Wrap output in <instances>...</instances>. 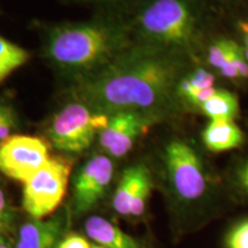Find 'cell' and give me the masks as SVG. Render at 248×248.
I'll return each mask as SVG.
<instances>
[{"instance_id":"cell-24","label":"cell","mask_w":248,"mask_h":248,"mask_svg":"<svg viewBox=\"0 0 248 248\" xmlns=\"http://www.w3.org/2000/svg\"><path fill=\"white\" fill-rule=\"evenodd\" d=\"M92 245L84 235L69 233L62 238L57 248H91Z\"/></svg>"},{"instance_id":"cell-5","label":"cell","mask_w":248,"mask_h":248,"mask_svg":"<svg viewBox=\"0 0 248 248\" xmlns=\"http://www.w3.org/2000/svg\"><path fill=\"white\" fill-rule=\"evenodd\" d=\"M109 115L93 110L84 101L75 99L54 114L47 128L52 145L64 153L88 150L105 126Z\"/></svg>"},{"instance_id":"cell-15","label":"cell","mask_w":248,"mask_h":248,"mask_svg":"<svg viewBox=\"0 0 248 248\" xmlns=\"http://www.w3.org/2000/svg\"><path fill=\"white\" fill-rule=\"evenodd\" d=\"M237 42L230 38H217L206 46L207 64L218 75L229 80H240L233 63V51Z\"/></svg>"},{"instance_id":"cell-4","label":"cell","mask_w":248,"mask_h":248,"mask_svg":"<svg viewBox=\"0 0 248 248\" xmlns=\"http://www.w3.org/2000/svg\"><path fill=\"white\" fill-rule=\"evenodd\" d=\"M128 23L138 44L190 60L204 48L207 17L200 0H139Z\"/></svg>"},{"instance_id":"cell-23","label":"cell","mask_w":248,"mask_h":248,"mask_svg":"<svg viewBox=\"0 0 248 248\" xmlns=\"http://www.w3.org/2000/svg\"><path fill=\"white\" fill-rule=\"evenodd\" d=\"M233 63L235 69L238 71L239 75V79L247 82L248 80V61L246 57H245L243 45L235 44L234 51H233Z\"/></svg>"},{"instance_id":"cell-19","label":"cell","mask_w":248,"mask_h":248,"mask_svg":"<svg viewBox=\"0 0 248 248\" xmlns=\"http://www.w3.org/2000/svg\"><path fill=\"white\" fill-rule=\"evenodd\" d=\"M221 248H248V215L234 217L225 225Z\"/></svg>"},{"instance_id":"cell-25","label":"cell","mask_w":248,"mask_h":248,"mask_svg":"<svg viewBox=\"0 0 248 248\" xmlns=\"http://www.w3.org/2000/svg\"><path fill=\"white\" fill-rule=\"evenodd\" d=\"M71 1L79 2V4H89L95 6H102L108 8H123L130 5H136L139 0H71Z\"/></svg>"},{"instance_id":"cell-10","label":"cell","mask_w":248,"mask_h":248,"mask_svg":"<svg viewBox=\"0 0 248 248\" xmlns=\"http://www.w3.org/2000/svg\"><path fill=\"white\" fill-rule=\"evenodd\" d=\"M66 229L63 213L53 214L44 219L30 218L15 229L14 248H57Z\"/></svg>"},{"instance_id":"cell-11","label":"cell","mask_w":248,"mask_h":248,"mask_svg":"<svg viewBox=\"0 0 248 248\" xmlns=\"http://www.w3.org/2000/svg\"><path fill=\"white\" fill-rule=\"evenodd\" d=\"M201 142L208 153L222 154L244 148L246 136L233 120H209L201 131Z\"/></svg>"},{"instance_id":"cell-14","label":"cell","mask_w":248,"mask_h":248,"mask_svg":"<svg viewBox=\"0 0 248 248\" xmlns=\"http://www.w3.org/2000/svg\"><path fill=\"white\" fill-rule=\"evenodd\" d=\"M150 169L147 164L137 163L130 166L121 175L119 184L116 186L115 193L111 199V206L114 212L120 216L130 217L131 203L135 197L139 182L144 173Z\"/></svg>"},{"instance_id":"cell-29","label":"cell","mask_w":248,"mask_h":248,"mask_svg":"<svg viewBox=\"0 0 248 248\" xmlns=\"http://www.w3.org/2000/svg\"><path fill=\"white\" fill-rule=\"evenodd\" d=\"M91 248H106V247L100 246V245H92V247H91Z\"/></svg>"},{"instance_id":"cell-26","label":"cell","mask_w":248,"mask_h":248,"mask_svg":"<svg viewBox=\"0 0 248 248\" xmlns=\"http://www.w3.org/2000/svg\"><path fill=\"white\" fill-rule=\"evenodd\" d=\"M238 30L243 39V45L248 46V21H240L238 23Z\"/></svg>"},{"instance_id":"cell-13","label":"cell","mask_w":248,"mask_h":248,"mask_svg":"<svg viewBox=\"0 0 248 248\" xmlns=\"http://www.w3.org/2000/svg\"><path fill=\"white\" fill-rule=\"evenodd\" d=\"M226 193L232 204H248V152L238 154L230 161L222 175Z\"/></svg>"},{"instance_id":"cell-18","label":"cell","mask_w":248,"mask_h":248,"mask_svg":"<svg viewBox=\"0 0 248 248\" xmlns=\"http://www.w3.org/2000/svg\"><path fill=\"white\" fill-rule=\"evenodd\" d=\"M30 59L27 49L0 36V83Z\"/></svg>"},{"instance_id":"cell-6","label":"cell","mask_w":248,"mask_h":248,"mask_svg":"<svg viewBox=\"0 0 248 248\" xmlns=\"http://www.w3.org/2000/svg\"><path fill=\"white\" fill-rule=\"evenodd\" d=\"M73 163L63 156L47 161L23 184L22 207L30 218L44 219L57 212L66 197Z\"/></svg>"},{"instance_id":"cell-3","label":"cell","mask_w":248,"mask_h":248,"mask_svg":"<svg viewBox=\"0 0 248 248\" xmlns=\"http://www.w3.org/2000/svg\"><path fill=\"white\" fill-rule=\"evenodd\" d=\"M132 44L129 23L119 17L51 27L45 38V58L78 82L94 75Z\"/></svg>"},{"instance_id":"cell-20","label":"cell","mask_w":248,"mask_h":248,"mask_svg":"<svg viewBox=\"0 0 248 248\" xmlns=\"http://www.w3.org/2000/svg\"><path fill=\"white\" fill-rule=\"evenodd\" d=\"M153 173H152L151 169H148L141 177L140 182H139L137 191H136L135 197H133L131 210H130V217L131 218L141 219L146 215L151 192L153 190Z\"/></svg>"},{"instance_id":"cell-7","label":"cell","mask_w":248,"mask_h":248,"mask_svg":"<svg viewBox=\"0 0 248 248\" xmlns=\"http://www.w3.org/2000/svg\"><path fill=\"white\" fill-rule=\"evenodd\" d=\"M49 159L48 142L40 137L13 135L0 142V172L13 181L24 184Z\"/></svg>"},{"instance_id":"cell-8","label":"cell","mask_w":248,"mask_h":248,"mask_svg":"<svg viewBox=\"0 0 248 248\" xmlns=\"http://www.w3.org/2000/svg\"><path fill=\"white\" fill-rule=\"evenodd\" d=\"M115 166L106 154L93 155L77 170L73 179V207L77 215L94 208L113 182Z\"/></svg>"},{"instance_id":"cell-28","label":"cell","mask_w":248,"mask_h":248,"mask_svg":"<svg viewBox=\"0 0 248 248\" xmlns=\"http://www.w3.org/2000/svg\"><path fill=\"white\" fill-rule=\"evenodd\" d=\"M243 49H244V53H245V57H246L247 61H248V46H244L243 45Z\"/></svg>"},{"instance_id":"cell-17","label":"cell","mask_w":248,"mask_h":248,"mask_svg":"<svg viewBox=\"0 0 248 248\" xmlns=\"http://www.w3.org/2000/svg\"><path fill=\"white\" fill-rule=\"evenodd\" d=\"M216 75L204 67H195L183 76L177 86V97L184 102L193 93L215 86Z\"/></svg>"},{"instance_id":"cell-1","label":"cell","mask_w":248,"mask_h":248,"mask_svg":"<svg viewBox=\"0 0 248 248\" xmlns=\"http://www.w3.org/2000/svg\"><path fill=\"white\" fill-rule=\"evenodd\" d=\"M191 62L182 55L132 42L106 67L79 80L76 99L106 115L138 111L161 122L183 106L177 86L192 68Z\"/></svg>"},{"instance_id":"cell-21","label":"cell","mask_w":248,"mask_h":248,"mask_svg":"<svg viewBox=\"0 0 248 248\" xmlns=\"http://www.w3.org/2000/svg\"><path fill=\"white\" fill-rule=\"evenodd\" d=\"M18 126V116L13 106L0 99V142L14 135Z\"/></svg>"},{"instance_id":"cell-30","label":"cell","mask_w":248,"mask_h":248,"mask_svg":"<svg viewBox=\"0 0 248 248\" xmlns=\"http://www.w3.org/2000/svg\"><path fill=\"white\" fill-rule=\"evenodd\" d=\"M218 1H231V0H218Z\"/></svg>"},{"instance_id":"cell-27","label":"cell","mask_w":248,"mask_h":248,"mask_svg":"<svg viewBox=\"0 0 248 248\" xmlns=\"http://www.w3.org/2000/svg\"><path fill=\"white\" fill-rule=\"evenodd\" d=\"M0 248H14V247H13V244H12L7 238L0 235Z\"/></svg>"},{"instance_id":"cell-22","label":"cell","mask_w":248,"mask_h":248,"mask_svg":"<svg viewBox=\"0 0 248 248\" xmlns=\"http://www.w3.org/2000/svg\"><path fill=\"white\" fill-rule=\"evenodd\" d=\"M16 215L5 191L0 187V235L7 238L15 231Z\"/></svg>"},{"instance_id":"cell-2","label":"cell","mask_w":248,"mask_h":248,"mask_svg":"<svg viewBox=\"0 0 248 248\" xmlns=\"http://www.w3.org/2000/svg\"><path fill=\"white\" fill-rule=\"evenodd\" d=\"M159 164L176 233L200 230L233 206L223 177L192 141L169 138L160 150Z\"/></svg>"},{"instance_id":"cell-16","label":"cell","mask_w":248,"mask_h":248,"mask_svg":"<svg viewBox=\"0 0 248 248\" xmlns=\"http://www.w3.org/2000/svg\"><path fill=\"white\" fill-rule=\"evenodd\" d=\"M198 110L209 120L234 121L240 114V105L234 93L219 88L209 100L201 105Z\"/></svg>"},{"instance_id":"cell-12","label":"cell","mask_w":248,"mask_h":248,"mask_svg":"<svg viewBox=\"0 0 248 248\" xmlns=\"http://www.w3.org/2000/svg\"><path fill=\"white\" fill-rule=\"evenodd\" d=\"M84 230L90 239L106 248H144L137 239L105 217H89L85 221Z\"/></svg>"},{"instance_id":"cell-9","label":"cell","mask_w":248,"mask_h":248,"mask_svg":"<svg viewBox=\"0 0 248 248\" xmlns=\"http://www.w3.org/2000/svg\"><path fill=\"white\" fill-rule=\"evenodd\" d=\"M160 122L155 117L138 111H121L109 115L107 125L99 132V146L111 159L128 155L138 139L150 126Z\"/></svg>"}]
</instances>
